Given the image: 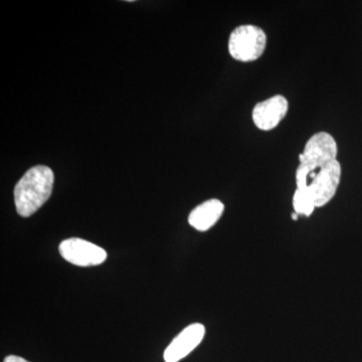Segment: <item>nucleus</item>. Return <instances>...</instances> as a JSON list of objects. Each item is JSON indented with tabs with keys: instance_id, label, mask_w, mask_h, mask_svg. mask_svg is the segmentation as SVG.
Returning <instances> with one entry per match:
<instances>
[{
	"instance_id": "nucleus-8",
	"label": "nucleus",
	"mask_w": 362,
	"mask_h": 362,
	"mask_svg": "<svg viewBox=\"0 0 362 362\" xmlns=\"http://www.w3.org/2000/svg\"><path fill=\"white\" fill-rule=\"evenodd\" d=\"M225 211V206L218 199H209L195 207L188 216V223L199 232H206L216 225Z\"/></svg>"
},
{
	"instance_id": "nucleus-3",
	"label": "nucleus",
	"mask_w": 362,
	"mask_h": 362,
	"mask_svg": "<svg viewBox=\"0 0 362 362\" xmlns=\"http://www.w3.org/2000/svg\"><path fill=\"white\" fill-rule=\"evenodd\" d=\"M267 35L262 28L255 25H240L233 30L228 40V52L240 62L258 59L265 52Z\"/></svg>"
},
{
	"instance_id": "nucleus-2",
	"label": "nucleus",
	"mask_w": 362,
	"mask_h": 362,
	"mask_svg": "<svg viewBox=\"0 0 362 362\" xmlns=\"http://www.w3.org/2000/svg\"><path fill=\"white\" fill-rule=\"evenodd\" d=\"M54 175L51 168L37 165L26 171L14 187L16 211L23 218L37 213L51 197Z\"/></svg>"
},
{
	"instance_id": "nucleus-9",
	"label": "nucleus",
	"mask_w": 362,
	"mask_h": 362,
	"mask_svg": "<svg viewBox=\"0 0 362 362\" xmlns=\"http://www.w3.org/2000/svg\"><path fill=\"white\" fill-rule=\"evenodd\" d=\"M293 207H294L295 213L300 216H310L313 213L314 209H316L315 206L312 204L308 197H305L301 192H295L294 197H293Z\"/></svg>"
},
{
	"instance_id": "nucleus-7",
	"label": "nucleus",
	"mask_w": 362,
	"mask_h": 362,
	"mask_svg": "<svg viewBox=\"0 0 362 362\" xmlns=\"http://www.w3.org/2000/svg\"><path fill=\"white\" fill-rule=\"evenodd\" d=\"M337 143L329 133L319 132L312 136L303 153L300 154V163H321L335 160L337 157Z\"/></svg>"
},
{
	"instance_id": "nucleus-4",
	"label": "nucleus",
	"mask_w": 362,
	"mask_h": 362,
	"mask_svg": "<svg viewBox=\"0 0 362 362\" xmlns=\"http://www.w3.org/2000/svg\"><path fill=\"white\" fill-rule=\"evenodd\" d=\"M59 250L66 262L78 267L101 265L107 259L103 247L78 238L63 240Z\"/></svg>"
},
{
	"instance_id": "nucleus-1",
	"label": "nucleus",
	"mask_w": 362,
	"mask_h": 362,
	"mask_svg": "<svg viewBox=\"0 0 362 362\" xmlns=\"http://www.w3.org/2000/svg\"><path fill=\"white\" fill-rule=\"evenodd\" d=\"M340 178L341 165L337 159L322 163H300L296 170V190L308 197L315 207H322L334 197Z\"/></svg>"
},
{
	"instance_id": "nucleus-10",
	"label": "nucleus",
	"mask_w": 362,
	"mask_h": 362,
	"mask_svg": "<svg viewBox=\"0 0 362 362\" xmlns=\"http://www.w3.org/2000/svg\"><path fill=\"white\" fill-rule=\"evenodd\" d=\"M4 362H30L26 361V359L23 358V357L16 356H8L6 357L4 359Z\"/></svg>"
},
{
	"instance_id": "nucleus-11",
	"label": "nucleus",
	"mask_w": 362,
	"mask_h": 362,
	"mask_svg": "<svg viewBox=\"0 0 362 362\" xmlns=\"http://www.w3.org/2000/svg\"><path fill=\"white\" fill-rule=\"evenodd\" d=\"M292 218L293 220L296 221L298 218V214L296 213L292 214Z\"/></svg>"
},
{
	"instance_id": "nucleus-6",
	"label": "nucleus",
	"mask_w": 362,
	"mask_h": 362,
	"mask_svg": "<svg viewBox=\"0 0 362 362\" xmlns=\"http://www.w3.org/2000/svg\"><path fill=\"white\" fill-rule=\"evenodd\" d=\"M289 103L282 95L259 102L252 110V121L259 129L269 131L277 127L287 115Z\"/></svg>"
},
{
	"instance_id": "nucleus-5",
	"label": "nucleus",
	"mask_w": 362,
	"mask_h": 362,
	"mask_svg": "<svg viewBox=\"0 0 362 362\" xmlns=\"http://www.w3.org/2000/svg\"><path fill=\"white\" fill-rule=\"evenodd\" d=\"M206 334V327L201 323H194L185 328L171 341L165 349L163 358L165 362H178L187 357L202 341Z\"/></svg>"
}]
</instances>
